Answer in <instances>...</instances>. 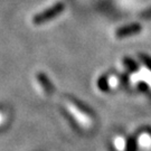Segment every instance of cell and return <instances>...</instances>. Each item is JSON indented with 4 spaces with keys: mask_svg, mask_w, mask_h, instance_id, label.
<instances>
[{
    "mask_svg": "<svg viewBox=\"0 0 151 151\" xmlns=\"http://www.w3.org/2000/svg\"><path fill=\"white\" fill-rule=\"evenodd\" d=\"M63 9H64V5L63 4H60H60H56L54 7L49 8L46 11H44L43 14L37 15V16L34 18V22L35 24H43V22H48L49 19L54 18L57 15H60V12L63 11Z\"/></svg>",
    "mask_w": 151,
    "mask_h": 151,
    "instance_id": "cell-1",
    "label": "cell"
},
{
    "mask_svg": "<svg viewBox=\"0 0 151 151\" xmlns=\"http://www.w3.org/2000/svg\"><path fill=\"white\" fill-rule=\"evenodd\" d=\"M67 111H70V113L74 116V118H77L76 119V121L78 120V123L81 124L82 127H87V125H90L91 124V120L88 119V118H86L85 119V116L84 115H82L81 113H80V109L77 108L76 109V106L74 105V104H72V103H68L67 104Z\"/></svg>",
    "mask_w": 151,
    "mask_h": 151,
    "instance_id": "cell-2",
    "label": "cell"
},
{
    "mask_svg": "<svg viewBox=\"0 0 151 151\" xmlns=\"http://www.w3.org/2000/svg\"><path fill=\"white\" fill-rule=\"evenodd\" d=\"M140 30V26L138 25H132V26H128V27L121 28L118 30L116 35L118 36H127V35H130V34H134V32H138Z\"/></svg>",
    "mask_w": 151,
    "mask_h": 151,
    "instance_id": "cell-3",
    "label": "cell"
}]
</instances>
